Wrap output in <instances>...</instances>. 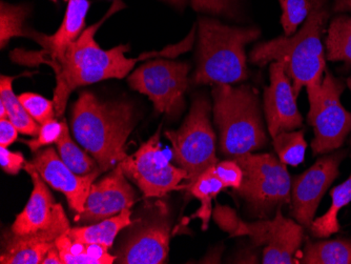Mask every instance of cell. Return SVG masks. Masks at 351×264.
<instances>
[{
	"instance_id": "obj_37",
	"label": "cell",
	"mask_w": 351,
	"mask_h": 264,
	"mask_svg": "<svg viewBox=\"0 0 351 264\" xmlns=\"http://www.w3.org/2000/svg\"><path fill=\"white\" fill-rule=\"evenodd\" d=\"M19 129L8 119H0V147H9L19 138Z\"/></svg>"
},
{
	"instance_id": "obj_33",
	"label": "cell",
	"mask_w": 351,
	"mask_h": 264,
	"mask_svg": "<svg viewBox=\"0 0 351 264\" xmlns=\"http://www.w3.org/2000/svg\"><path fill=\"white\" fill-rule=\"evenodd\" d=\"M63 124L64 121H57L55 118L47 120L45 123L40 124V129L36 138L32 141H23V143H25L33 153H36L43 147L57 143L62 135Z\"/></svg>"
},
{
	"instance_id": "obj_25",
	"label": "cell",
	"mask_w": 351,
	"mask_h": 264,
	"mask_svg": "<svg viewBox=\"0 0 351 264\" xmlns=\"http://www.w3.org/2000/svg\"><path fill=\"white\" fill-rule=\"evenodd\" d=\"M15 80L16 77L14 76H3V75L1 76L0 78V102L5 106L8 112V117L15 124L19 133L36 137L38 135L40 125L27 113L25 106L19 100V96L14 94L12 84Z\"/></svg>"
},
{
	"instance_id": "obj_12",
	"label": "cell",
	"mask_w": 351,
	"mask_h": 264,
	"mask_svg": "<svg viewBox=\"0 0 351 264\" xmlns=\"http://www.w3.org/2000/svg\"><path fill=\"white\" fill-rule=\"evenodd\" d=\"M171 219L165 206H158L141 219L116 254V263L162 264L167 259Z\"/></svg>"
},
{
	"instance_id": "obj_30",
	"label": "cell",
	"mask_w": 351,
	"mask_h": 264,
	"mask_svg": "<svg viewBox=\"0 0 351 264\" xmlns=\"http://www.w3.org/2000/svg\"><path fill=\"white\" fill-rule=\"evenodd\" d=\"M27 12L25 5H11L1 1L0 8V45L5 48L10 39L17 36H27L23 23Z\"/></svg>"
},
{
	"instance_id": "obj_41",
	"label": "cell",
	"mask_w": 351,
	"mask_h": 264,
	"mask_svg": "<svg viewBox=\"0 0 351 264\" xmlns=\"http://www.w3.org/2000/svg\"><path fill=\"white\" fill-rule=\"evenodd\" d=\"M8 112L5 106L0 102V119H8Z\"/></svg>"
},
{
	"instance_id": "obj_11",
	"label": "cell",
	"mask_w": 351,
	"mask_h": 264,
	"mask_svg": "<svg viewBox=\"0 0 351 264\" xmlns=\"http://www.w3.org/2000/svg\"><path fill=\"white\" fill-rule=\"evenodd\" d=\"M346 151L328 154L304 173L291 179V215L304 228H311L321 200L340 174V165Z\"/></svg>"
},
{
	"instance_id": "obj_10",
	"label": "cell",
	"mask_w": 351,
	"mask_h": 264,
	"mask_svg": "<svg viewBox=\"0 0 351 264\" xmlns=\"http://www.w3.org/2000/svg\"><path fill=\"white\" fill-rule=\"evenodd\" d=\"M344 90V82L326 71L320 95L315 104L309 106L307 114V121L315 131L311 141L315 156L340 149L350 134L351 113L341 104Z\"/></svg>"
},
{
	"instance_id": "obj_7",
	"label": "cell",
	"mask_w": 351,
	"mask_h": 264,
	"mask_svg": "<svg viewBox=\"0 0 351 264\" xmlns=\"http://www.w3.org/2000/svg\"><path fill=\"white\" fill-rule=\"evenodd\" d=\"M232 159L243 171L236 194L256 216L266 218L276 208L291 204V177L275 155L247 153Z\"/></svg>"
},
{
	"instance_id": "obj_13",
	"label": "cell",
	"mask_w": 351,
	"mask_h": 264,
	"mask_svg": "<svg viewBox=\"0 0 351 264\" xmlns=\"http://www.w3.org/2000/svg\"><path fill=\"white\" fill-rule=\"evenodd\" d=\"M136 200L135 190L118 165L106 177L93 183L84 212L77 214L75 221L84 226L102 221L133 208Z\"/></svg>"
},
{
	"instance_id": "obj_22",
	"label": "cell",
	"mask_w": 351,
	"mask_h": 264,
	"mask_svg": "<svg viewBox=\"0 0 351 264\" xmlns=\"http://www.w3.org/2000/svg\"><path fill=\"white\" fill-rule=\"evenodd\" d=\"M56 246L62 264H112L117 258L108 253V248L99 244L73 240L68 232L58 238Z\"/></svg>"
},
{
	"instance_id": "obj_21",
	"label": "cell",
	"mask_w": 351,
	"mask_h": 264,
	"mask_svg": "<svg viewBox=\"0 0 351 264\" xmlns=\"http://www.w3.org/2000/svg\"><path fill=\"white\" fill-rule=\"evenodd\" d=\"M214 217L217 224L222 230L230 232L232 237L248 236L254 246L266 245L275 230V218L273 220H260L246 224L237 216L234 211L226 206H217Z\"/></svg>"
},
{
	"instance_id": "obj_2",
	"label": "cell",
	"mask_w": 351,
	"mask_h": 264,
	"mask_svg": "<svg viewBox=\"0 0 351 264\" xmlns=\"http://www.w3.org/2000/svg\"><path fill=\"white\" fill-rule=\"evenodd\" d=\"M71 127L77 143L106 172L128 157L125 143L134 130L133 106L126 101H102L86 91L73 106Z\"/></svg>"
},
{
	"instance_id": "obj_38",
	"label": "cell",
	"mask_w": 351,
	"mask_h": 264,
	"mask_svg": "<svg viewBox=\"0 0 351 264\" xmlns=\"http://www.w3.org/2000/svg\"><path fill=\"white\" fill-rule=\"evenodd\" d=\"M43 264H62L61 261L60 254H59L58 248L57 246L53 248L47 255L45 256Z\"/></svg>"
},
{
	"instance_id": "obj_6",
	"label": "cell",
	"mask_w": 351,
	"mask_h": 264,
	"mask_svg": "<svg viewBox=\"0 0 351 264\" xmlns=\"http://www.w3.org/2000/svg\"><path fill=\"white\" fill-rule=\"evenodd\" d=\"M210 112V102L204 96H197L182 125L165 133L171 145L173 161L187 173L184 189H189L203 172L218 163Z\"/></svg>"
},
{
	"instance_id": "obj_5",
	"label": "cell",
	"mask_w": 351,
	"mask_h": 264,
	"mask_svg": "<svg viewBox=\"0 0 351 264\" xmlns=\"http://www.w3.org/2000/svg\"><path fill=\"white\" fill-rule=\"evenodd\" d=\"M213 113L223 155L234 158L267 143L258 93L250 86L215 84Z\"/></svg>"
},
{
	"instance_id": "obj_17",
	"label": "cell",
	"mask_w": 351,
	"mask_h": 264,
	"mask_svg": "<svg viewBox=\"0 0 351 264\" xmlns=\"http://www.w3.org/2000/svg\"><path fill=\"white\" fill-rule=\"evenodd\" d=\"M23 169L31 176L33 191L27 206L16 216L15 221L12 224L10 230L16 235H27L47 230L66 215L62 206L55 201L47 182L29 161L25 163Z\"/></svg>"
},
{
	"instance_id": "obj_39",
	"label": "cell",
	"mask_w": 351,
	"mask_h": 264,
	"mask_svg": "<svg viewBox=\"0 0 351 264\" xmlns=\"http://www.w3.org/2000/svg\"><path fill=\"white\" fill-rule=\"evenodd\" d=\"M335 13H344L351 12V0H335L332 5Z\"/></svg>"
},
{
	"instance_id": "obj_14",
	"label": "cell",
	"mask_w": 351,
	"mask_h": 264,
	"mask_svg": "<svg viewBox=\"0 0 351 264\" xmlns=\"http://www.w3.org/2000/svg\"><path fill=\"white\" fill-rule=\"evenodd\" d=\"M29 163L47 184L66 196L71 210L77 214L84 212L92 184L102 173L98 169L84 176L76 174L51 147L36 152Z\"/></svg>"
},
{
	"instance_id": "obj_27",
	"label": "cell",
	"mask_w": 351,
	"mask_h": 264,
	"mask_svg": "<svg viewBox=\"0 0 351 264\" xmlns=\"http://www.w3.org/2000/svg\"><path fill=\"white\" fill-rule=\"evenodd\" d=\"M326 58L351 64V16L340 15L331 21L327 31Z\"/></svg>"
},
{
	"instance_id": "obj_40",
	"label": "cell",
	"mask_w": 351,
	"mask_h": 264,
	"mask_svg": "<svg viewBox=\"0 0 351 264\" xmlns=\"http://www.w3.org/2000/svg\"><path fill=\"white\" fill-rule=\"evenodd\" d=\"M167 3H171L173 5H176L177 8H183L186 5L187 0H165Z\"/></svg>"
},
{
	"instance_id": "obj_9",
	"label": "cell",
	"mask_w": 351,
	"mask_h": 264,
	"mask_svg": "<svg viewBox=\"0 0 351 264\" xmlns=\"http://www.w3.org/2000/svg\"><path fill=\"white\" fill-rule=\"evenodd\" d=\"M159 141L160 129L119 163L126 178L133 181L147 198L163 197L184 189L180 183L187 178L184 169L171 165L163 157Z\"/></svg>"
},
{
	"instance_id": "obj_42",
	"label": "cell",
	"mask_w": 351,
	"mask_h": 264,
	"mask_svg": "<svg viewBox=\"0 0 351 264\" xmlns=\"http://www.w3.org/2000/svg\"><path fill=\"white\" fill-rule=\"evenodd\" d=\"M347 86H348V88H350L351 91V76L347 80Z\"/></svg>"
},
{
	"instance_id": "obj_1",
	"label": "cell",
	"mask_w": 351,
	"mask_h": 264,
	"mask_svg": "<svg viewBox=\"0 0 351 264\" xmlns=\"http://www.w3.org/2000/svg\"><path fill=\"white\" fill-rule=\"evenodd\" d=\"M329 19L328 0H315L313 10L299 32L259 43L250 53V61L264 67L278 61L284 66L295 96L306 86L309 106L320 95L326 71L322 36Z\"/></svg>"
},
{
	"instance_id": "obj_8",
	"label": "cell",
	"mask_w": 351,
	"mask_h": 264,
	"mask_svg": "<svg viewBox=\"0 0 351 264\" xmlns=\"http://www.w3.org/2000/svg\"><path fill=\"white\" fill-rule=\"evenodd\" d=\"M189 73L184 62L156 59L136 69L128 80L132 88L149 98L158 113L176 116L184 106Z\"/></svg>"
},
{
	"instance_id": "obj_15",
	"label": "cell",
	"mask_w": 351,
	"mask_h": 264,
	"mask_svg": "<svg viewBox=\"0 0 351 264\" xmlns=\"http://www.w3.org/2000/svg\"><path fill=\"white\" fill-rule=\"evenodd\" d=\"M270 84L264 90V113L268 132L275 138L283 132H291L303 125V117L297 106V96L289 75L281 62L269 67Z\"/></svg>"
},
{
	"instance_id": "obj_16",
	"label": "cell",
	"mask_w": 351,
	"mask_h": 264,
	"mask_svg": "<svg viewBox=\"0 0 351 264\" xmlns=\"http://www.w3.org/2000/svg\"><path fill=\"white\" fill-rule=\"evenodd\" d=\"M90 7V0H69L66 15L57 32L52 36L35 33L34 38L43 48L40 53L25 54L14 51L12 58L19 64H47L60 56L71 43L79 38L86 27V19Z\"/></svg>"
},
{
	"instance_id": "obj_31",
	"label": "cell",
	"mask_w": 351,
	"mask_h": 264,
	"mask_svg": "<svg viewBox=\"0 0 351 264\" xmlns=\"http://www.w3.org/2000/svg\"><path fill=\"white\" fill-rule=\"evenodd\" d=\"M280 5L284 35L291 36L295 34L298 27L306 21L315 5V0H280Z\"/></svg>"
},
{
	"instance_id": "obj_3",
	"label": "cell",
	"mask_w": 351,
	"mask_h": 264,
	"mask_svg": "<svg viewBox=\"0 0 351 264\" xmlns=\"http://www.w3.org/2000/svg\"><path fill=\"white\" fill-rule=\"evenodd\" d=\"M104 21V19L84 29L60 56L47 62L56 75L53 101L57 116L62 115L71 94L79 86L112 78L122 80L130 74L140 59L147 56L128 58V45H118L110 50L100 48L95 40V34Z\"/></svg>"
},
{
	"instance_id": "obj_29",
	"label": "cell",
	"mask_w": 351,
	"mask_h": 264,
	"mask_svg": "<svg viewBox=\"0 0 351 264\" xmlns=\"http://www.w3.org/2000/svg\"><path fill=\"white\" fill-rule=\"evenodd\" d=\"M274 147L281 163L297 167L304 161L306 153L307 143L304 132H283L274 138Z\"/></svg>"
},
{
	"instance_id": "obj_4",
	"label": "cell",
	"mask_w": 351,
	"mask_h": 264,
	"mask_svg": "<svg viewBox=\"0 0 351 264\" xmlns=\"http://www.w3.org/2000/svg\"><path fill=\"white\" fill-rule=\"evenodd\" d=\"M198 25V64L191 82L215 86L245 80V47L259 38L260 29L230 27L207 17L199 19Z\"/></svg>"
},
{
	"instance_id": "obj_26",
	"label": "cell",
	"mask_w": 351,
	"mask_h": 264,
	"mask_svg": "<svg viewBox=\"0 0 351 264\" xmlns=\"http://www.w3.org/2000/svg\"><path fill=\"white\" fill-rule=\"evenodd\" d=\"M56 145L59 156L62 159L63 163H66L76 174L84 176L101 169L97 161L90 157L86 149H80V147L73 141L66 121L63 124L62 135L59 138Z\"/></svg>"
},
{
	"instance_id": "obj_23",
	"label": "cell",
	"mask_w": 351,
	"mask_h": 264,
	"mask_svg": "<svg viewBox=\"0 0 351 264\" xmlns=\"http://www.w3.org/2000/svg\"><path fill=\"white\" fill-rule=\"evenodd\" d=\"M299 263L351 264V239L308 242Z\"/></svg>"
},
{
	"instance_id": "obj_24",
	"label": "cell",
	"mask_w": 351,
	"mask_h": 264,
	"mask_svg": "<svg viewBox=\"0 0 351 264\" xmlns=\"http://www.w3.org/2000/svg\"><path fill=\"white\" fill-rule=\"evenodd\" d=\"M330 196L332 201L328 212L313 220L309 228L313 237L327 238L340 230L339 212L351 202V174L347 180L331 190Z\"/></svg>"
},
{
	"instance_id": "obj_20",
	"label": "cell",
	"mask_w": 351,
	"mask_h": 264,
	"mask_svg": "<svg viewBox=\"0 0 351 264\" xmlns=\"http://www.w3.org/2000/svg\"><path fill=\"white\" fill-rule=\"evenodd\" d=\"M131 208L122 211L120 214L110 217L96 224L86 226H76L69 230L68 235L76 241L84 243L99 244L110 250L113 246L114 241L118 234L123 228L131 226L133 221L131 219Z\"/></svg>"
},
{
	"instance_id": "obj_35",
	"label": "cell",
	"mask_w": 351,
	"mask_h": 264,
	"mask_svg": "<svg viewBox=\"0 0 351 264\" xmlns=\"http://www.w3.org/2000/svg\"><path fill=\"white\" fill-rule=\"evenodd\" d=\"M215 169H216L217 176L222 181L226 188L237 190L241 185L243 171L234 159L217 163L215 165Z\"/></svg>"
},
{
	"instance_id": "obj_28",
	"label": "cell",
	"mask_w": 351,
	"mask_h": 264,
	"mask_svg": "<svg viewBox=\"0 0 351 264\" xmlns=\"http://www.w3.org/2000/svg\"><path fill=\"white\" fill-rule=\"evenodd\" d=\"M223 189H226L222 181L217 176L215 167H210L198 177L187 190L193 196L199 199L201 208L195 216L200 217L203 221V230H206L212 215V201Z\"/></svg>"
},
{
	"instance_id": "obj_18",
	"label": "cell",
	"mask_w": 351,
	"mask_h": 264,
	"mask_svg": "<svg viewBox=\"0 0 351 264\" xmlns=\"http://www.w3.org/2000/svg\"><path fill=\"white\" fill-rule=\"evenodd\" d=\"M70 228V220L64 215L51 228L34 234L16 235L10 230L5 237L0 263L43 264L47 253L56 246L58 238Z\"/></svg>"
},
{
	"instance_id": "obj_36",
	"label": "cell",
	"mask_w": 351,
	"mask_h": 264,
	"mask_svg": "<svg viewBox=\"0 0 351 264\" xmlns=\"http://www.w3.org/2000/svg\"><path fill=\"white\" fill-rule=\"evenodd\" d=\"M25 157L21 152H12L8 147H0V165L3 172L10 175H17L25 167Z\"/></svg>"
},
{
	"instance_id": "obj_32",
	"label": "cell",
	"mask_w": 351,
	"mask_h": 264,
	"mask_svg": "<svg viewBox=\"0 0 351 264\" xmlns=\"http://www.w3.org/2000/svg\"><path fill=\"white\" fill-rule=\"evenodd\" d=\"M19 98L27 113L39 124L54 118L56 111L53 100L47 99L35 93H23Z\"/></svg>"
},
{
	"instance_id": "obj_19",
	"label": "cell",
	"mask_w": 351,
	"mask_h": 264,
	"mask_svg": "<svg viewBox=\"0 0 351 264\" xmlns=\"http://www.w3.org/2000/svg\"><path fill=\"white\" fill-rule=\"evenodd\" d=\"M275 219V230L264 248L262 263H299L295 256L299 254L304 237V226L295 220L285 218L282 215L281 208H277Z\"/></svg>"
},
{
	"instance_id": "obj_34",
	"label": "cell",
	"mask_w": 351,
	"mask_h": 264,
	"mask_svg": "<svg viewBox=\"0 0 351 264\" xmlns=\"http://www.w3.org/2000/svg\"><path fill=\"white\" fill-rule=\"evenodd\" d=\"M191 7L202 13L234 17L238 13V0H191Z\"/></svg>"
}]
</instances>
